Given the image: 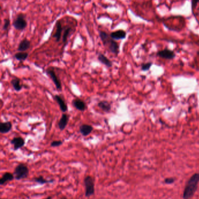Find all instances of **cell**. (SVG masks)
I'll return each instance as SVG.
<instances>
[{
    "label": "cell",
    "instance_id": "cell-10",
    "mask_svg": "<svg viewBox=\"0 0 199 199\" xmlns=\"http://www.w3.org/2000/svg\"><path fill=\"white\" fill-rule=\"evenodd\" d=\"M72 104L73 106L79 111H84L87 109V105L85 102L79 98L74 99Z\"/></svg>",
    "mask_w": 199,
    "mask_h": 199
},
{
    "label": "cell",
    "instance_id": "cell-19",
    "mask_svg": "<svg viewBox=\"0 0 199 199\" xmlns=\"http://www.w3.org/2000/svg\"><path fill=\"white\" fill-rule=\"evenodd\" d=\"M97 106H99L102 111L105 112H109L111 110V105L107 101H101L98 102Z\"/></svg>",
    "mask_w": 199,
    "mask_h": 199
},
{
    "label": "cell",
    "instance_id": "cell-4",
    "mask_svg": "<svg viewBox=\"0 0 199 199\" xmlns=\"http://www.w3.org/2000/svg\"><path fill=\"white\" fill-rule=\"evenodd\" d=\"M85 185V195L87 197H89L95 194V180L92 176H87L83 180Z\"/></svg>",
    "mask_w": 199,
    "mask_h": 199
},
{
    "label": "cell",
    "instance_id": "cell-2",
    "mask_svg": "<svg viewBox=\"0 0 199 199\" xmlns=\"http://www.w3.org/2000/svg\"><path fill=\"white\" fill-rule=\"evenodd\" d=\"M99 37L101 39L103 44L107 47L111 53L118 55L119 53V46L115 40L112 39L110 35L104 31L99 32Z\"/></svg>",
    "mask_w": 199,
    "mask_h": 199
},
{
    "label": "cell",
    "instance_id": "cell-30",
    "mask_svg": "<svg viewBox=\"0 0 199 199\" xmlns=\"http://www.w3.org/2000/svg\"><path fill=\"white\" fill-rule=\"evenodd\" d=\"M60 199H67L66 197H62V198H61Z\"/></svg>",
    "mask_w": 199,
    "mask_h": 199
},
{
    "label": "cell",
    "instance_id": "cell-21",
    "mask_svg": "<svg viewBox=\"0 0 199 199\" xmlns=\"http://www.w3.org/2000/svg\"><path fill=\"white\" fill-rule=\"evenodd\" d=\"M33 181L35 182H36L37 183L40 184V185H44V184H46V183H51L54 182V180H47L44 178V177L43 176H39L38 177H36L35 178H33Z\"/></svg>",
    "mask_w": 199,
    "mask_h": 199
},
{
    "label": "cell",
    "instance_id": "cell-8",
    "mask_svg": "<svg viewBox=\"0 0 199 199\" xmlns=\"http://www.w3.org/2000/svg\"><path fill=\"white\" fill-rule=\"evenodd\" d=\"M11 143L14 146V150L17 151L19 148L23 147L25 144V140L21 137H17L11 140Z\"/></svg>",
    "mask_w": 199,
    "mask_h": 199
},
{
    "label": "cell",
    "instance_id": "cell-5",
    "mask_svg": "<svg viewBox=\"0 0 199 199\" xmlns=\"http://www.w3.org/2000/svg\"><path fill=\"white\" fill-rule=\"evenodd\" d=\"M27 25L28 24L25 19V16L23 14H18L13 22V26L14 28L18 30H24L26 28Z\"/></svg>",
    "mask_w": 199,
    "mask_h": 199
},
{
    "label": "cell",
    "instance_id": "cell-15",
    "mask_svg": "<svg viewBox=\"0 0 199 199\" xmlns=\"http://www.w3.org/2000/svg\"><path fill=\"white\" fill-rule=\"evenodd\" d=\"M69 120V116L66 114H63L61 116L58 124L59 128L61 130L65 129L67 125L68 124Z\"/></svg>",
    "mask_w": 199,
    "mask_h": 199
},
{
    "label": "cell",
    "instance_id": "cell-12",
    "mask_svg": "<svg viewBox=\"0 0 199 199\" xmlns=\"http://www.w3.org/2000/svg\"><path fill=\"white\" fill-rule=\"evenodd\" d=\"M14 178V174L8 172H5L0 179V185H4L7 182L12 181Z\"/></svg>",
    "mask_w": 199,
    "mask_h": 199
},
{
    "label": "cell",
    "instance_id": "cell-1",
    "mask_svg": "<svg viewBox=\"0 0 199 199\" xmlns=\"http://www.w3.org/2000/svg\"><path fill=\"white\" fill-rule=\"evenodd\" d=\"M199 183V173H195L187 182L183 190V199H190L197 190Z\"/></svg>",
    "mask_w": 199,
    "mask_h": 199
},
{
    "label": "cell",
    "instance_id": "cell-32",
    "mask_svg": "<svg viewBox=\"0 0 199 199\" xmlns=\"http://www.w3.org/2000/svg\"></svg>",
    "mask_w": 199,
    "mask_h": 199
},
{
    "label": "cell",
    "instance_id": "cell-11",
    "mask_svg": "<svg viewBox=\"0 0 199 199\" xmlns=\"http://www.w3.org/2000/svg\"><path fill=\"white\" fill-rule=\"evenodd\" d=\"M54 99L60 106L61 111H62L63 112H67L68 110V106H67L66 102L63 100V98L59 95H56L54 96Z\"/></svg>",
    "mask_w": 199,
    "mask_h": 199
},
{
    "label": "cell",
    "instance_id": "cell-27",
    "mask_svg": "<svg viewBox=\"0 0 199 199\" xmlns=\"http://www.w3.org/2000/svg\"><path fill=\"white\" fill-rule=\"evenodd\" d=\"M62 144H63V142L61 140H54L51 142L50 146L53 147H56L62 145Z\"/></svg>",
    "mask_w": 199,
    "mask_h": 199
},
{
    "label": "cell",
    "instance_id": "cell-17",
    "mask_svg": "<svg viewBox=\"0 0 199 199\" xmlns=\"http://www.w3.org/2000/svg\"><path fill=\"white\" fill-rule=\"evenodd\" d=\"M31 47V42L28 39H23L20 42L18 47V51L19 52H25L28 50Z\"/></svg>",
    "mask_w": 199,
    "mask_h": 199
},
{
    "label": "cell",
    "instance_id": "cell-24",
    "mask_svg": "<svg viewBox=\"0 0 199 199\" xmlns=\"http://www.w3.org/2000/svg\"><path fill=\"white\" fill-rule=\"evenodd\" d=\"M152 65L151 62H147L145 64H143L141 65V70L143 71H147L150 69L151 66Z\"/></svg>",
    "mask_w": 199,
    "mask_h": 199
},
{
    "label": "cell",
    "instance_id": "cell-14",
    "mask_svg": "<svg viewBox=\"0 0 199 199\" xmlns=\"http://www.w3.org/2000/svg\"><path fill=\"white\" fill-rule=\"evenodd\" d=\"M92 126L88 124H83L79 127V132L83 136H87L92 132Z\"/></svg>",
    "mask_w": 199,
    "mask_h": 199
},
{
    "label": "cell",
    "instance_id": "cell-13",
    "mask_svg": "<svg viewBox=\"0 0 199 199\" xmlns=\"http://www.w3.org/2000/svg\"><path fill=\"white\" fill-rule=\"evenodd\" d=\"M12 125L11 122L7 121L0 123V132L2 134L8 133L12 129Z\"/></svg>",
    "mask_w": 199,
    "mask_h": 199
},
{
    "label": "cell",
    "instance_id": "cell-22",
    "mask_svg": "<svg viewBox=\"0 0 199 199\" xmlns=\"http://www.w3.org/2000/svg\"><path fill=\"white\" fill-rule=\"evenodd\" d=\"M29 54L26 52H18L14 55V58L19 61H25L28 58Z\"/></svg>",
    "mask_w": 199,
    "mask_h": 199
},
{
    "label": "cell",
    "instance_id": "cell-28",
    "mask_svg": "<svg viewBox=\"0 0 199 199\" xmlns=\"http://www.w3.org/2000/svg\"><path fill=\"white\" fill-rule=\"evenodd\" d=\"M199 2V0H192V12H193V10L197 7V4Z\"/></svg>",
    "mask_w": 199,
    "mask_h": 199
},
{
    "label": "cell",
    "instance_id": "cell-31",
    "mask_svg": "<svg viewBox=\"0 0 199 199\" xmlns=\"http://www.w3.org/2000/svg\"><path fill=\"white\" fill-rule=\"evenodd\" d=\"M74 1H77V0H74Z\"/></svg>",
    "mask_w": 199,
    "mask_h": 199
},
{
    "label": "cell",
    "instance_id": "cell-6",
    "mask_svg": "<svg viewBox=\"0 0 199 199\" xmlns=\"http://www.w3.org/2000/svg\"><path fill=\"white\" fill-rule=\"evenodd\" d=\"M46 74L49 76V78L52 80L54 84L56 86V88L59 91H61L62 86L60 79L58 78L53 68H50L46 70Z\"/></svg>",
    "mask_w": 199,
    "mask_h": 199
},
{
    "label": "cell",
    "instance_id": "cell-18",
    "mask_svg": "<svg viewBox=\"0 0 199 199\" xmlns=\"http://www.w3.org/2000/svg\"><path fill=\"white\" fill-rule=\"evenodd\" d=\"M97 60L100 62H101L102 64L105 65L107 68H111L112 66V62L103 54H99L97 57Z\"/></svg>",
    "mask_w": 199,
    "mask_h": 199
},
{
    "label": "cell",
    "instance_id": "cell-16",
    "mask_svg": "<svg viewBox=\"0 0 199 199\" xmlns=\"http://www.w3.org/2000/svg\"><path fill=\"white\" fill-rule=\"evenodd\" d=\"M56 33L53 35V37L56 38V41L57 42H60V40L61 37V34L63 32V26L62 24L61 23L60 20H58L57 22L56 25Z\"/></svg>",
    "mask_w": 199,
    "mask_h": 199
},
{
    "label": "cell",
    "instance_id": "cell-9",
    "mask_svg": "<svg viewBox=\"0 0 199 199\" xmlns=\"http://www.w3.org/2000/svg\"><path fill=\"white\" fill-rule=\"evenodd\" d=\"M127 33L123 30H118L115 32H113L110 34V36L113 40H123L126 37Z\"/></svg>",
    "mask_w": 199,
    "mask_h": 199
},
{
    "label": "cell",
    "instance_id": "cell-3",
    "mask_svg": "<svg viewBox=\"0 0 199 199\" xmlns=\"http://www.w3.org/2000/svg\"><path fill=\"white\" fill-rule=\"evenodd\" d=\"M29 170L28 167L25 164L21 163L15 167L13 174L15 179L19 181L26 178L29 175Z\"/></svg>",
    "mask_w": 199,
    "mask_h": 199
},
{
    "label": "cell",
    "instance_id": "cell-7",
    "mask_svg": "<svg viewBox=\"0 0 199 199\" xmlns=\"http://www.w3.org/2000/svg\"><path fill=\"white\" fill-rule=\"evenodd\" d=\"M157 55L158 57L166 60H172L175 57V52L171 50H169L167 48L158 51L157 53Z\"/></svg>",
    "mask_w": 199,
    "mask_h": 199
},
{
    "label": "cell",
    "instance_id": "cell-29",
    "mask_svg": "<svg viewBox=\"0 0 199 199\" xmlns=\"http://www.w3.org/2000/svg\"><path fill=\"white\" fill-rule=\"evenodd\" d=\"M44 199H51V196H49V197H47L46 198Z\"/></svg>",
    "mask_w": 199,
    "mask_h": 199
},
{
    "label": "cell",
    "instance_id": "cell-25",
    "mask_svg": "<svg viewBox=\"0 0 199 199\" xmlns=\"http://www.w3.org/2000/svg\"><path fill=\"white\" fill-rule=\"evenodd\" d=\"M10 23H11V21H10L9 19H5L4 22L3 27H2L4 30H7L8 29L9 26H10Z\"/></svg>",
    "mask_w": 199,
    "mask_h": 199
},
{
    "label": "cell",
    "instance_id": "cell-20",
    "mask_svg": "<svg viewBox=\"0 0 199 199\" xmlns=\"http://www.w3.org/2000/svg\"><path fill=\"white\" fill-rule=\"evenodd\" d=\"M11 83L14 90L17 92L20 91L22 88V85L21 84V80L18 78H14V79H12Z\"/></svg>",
    "mask_w": 199,
    "mask_h": 199
},
{
    "label": "cell",
    "instance_id": "cell-26",
    "mask_svg": "<svg viewBox=\"0 0 199 199\" xmlns=\"http://www.w3.org/2000/svg\"><path fill=\"white\" fill-rule=\"evenodd\" d=\"M175 181V179L172 177H169V178H167L164 179V182L167 185H172L173 184Z\"/></svg>",
    "mask_w": 199,
    "mask_h": 199
},
{
    "label": "cell",
    "instance_id": "cell-23",
    "mask_svg": "<svg viewBox=\"0 0 199 199\" xmlns=\"http://www.w3.org/2000/svg\"><path fill=\"white\" fill-rule=\"evenodd\" d=\"M71 28H69V27H68L65 29L64 34H63V42L64 43H65L67 42V38H68V36L69 35V32H71Z\"/></svg>",
    "mask_w": 199,
    "mask_h": 199
}]
</instances>
